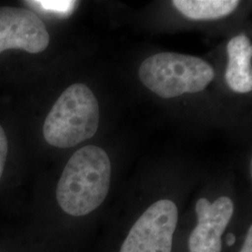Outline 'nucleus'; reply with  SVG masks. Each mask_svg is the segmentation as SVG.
Instances as JSON below:
<instances>
[{"label": "nucleus", "mask_w": 252, "mask_h": 252, "mask_svg": "<svg viewBox=\"0 0 252 252\" xmlns=\"http://www.w3.org/2000/svg\"><path fill=\"white\" fill-rule=\"evenodd\" d=\"M141 82L162 98L205 90L215 76L205 60L191 55L161 53L144 60L138 71Z\"/></svg>", "instance_id": "nucleus-3"}, {"label": "nucleus", "mask_w": 252, "mask_h": 252, "mask_svg": "<svg viewBox=\"0 0 252 252\" xmlns=\"http://www.w3.org/2000/svg\"><path fill=\"white\" fill-rule=\"evenodd\" d=\"M239 252H252V227L251 226L249 228L248 234L246 236L245 242H244L243 247L241 251Z\"/></svg>", "instance_id": "nucleus-11"}, {"label": "nucleus", "mask_w": 252, "mask_h": 252, "mask_svg": "<svg viewBox=\"0 0 252 252\" xmlns=\"http://www.w3.org/2000/svg\"><path fill=\"white\" fill-rule=\"evenodd\" d=\"M225 81L232 90L246 94L252 90V46L248 36L238 35L227 45Z\"/></svg>", "instance_id": "nucleus-7"}, {"label": "nucleus", "mask_w": 252, "mask_h": 252, "mask_svg": "<svg viewBox=\"0 0 252 252\" xmlns=\"http://www.w3.org/2000/svg\"><path fill=\"white\" fill-rule=\"evenodd\" d=\"M50 35L44 23L26 9L0 8V53L20 49L30 54L45 51Z\"/></svg>", "instance_id": "nucleus-5"}, {"label": "nucleus", "mask_w": 252, "mask_h": 252, "mask_svg": "<svg viewBox=\"0 0 252 252\" xmlns=\"http://www.w3.org/2000/svg\"><path fill=\"white\" fill-rule=\"evenodd\" d=\"M178 207L162 199L149 207L131 228L120 252H172Z\"/></svg>", "instance_id": "nucleus-4"}, {"label": "nucleus", "mask_w": 252, "mask_h": 252, "mask_svg": "<svg viewBox=\"0 0 252 252\" xmlns=\"http://www.w3.org/2000/svg\"><path fill=\"white\" fill-rule=\"evenodd\" d=\"M31 5L36 6L47 12H52L58 15L67 16L75 9L76 1H62V0H39L30 1Z\"/></svg>", "instance_id": "nucleus-9"}, {"label": "nucleus", "mask_w": 252, "mask_h": 252, "mask_svg": "<svg viewBox=\"0 0 252 252\" xmlns=\"http://www.w3.org/2000/svg\"><path fill=\"white\" fill-rule=\"evenodd\" d=\"M8 150H9L8 139L5 134V131L3 130L2 126H0V180L4 171L5 163L8 156Z\"/></svg>", "instance_id": "nucleus-10"}, {"label": "nucleus", "mask_w": 252, "mask_h": 252, "mask_svg": "<svg viewBox=\"0 0 252 252\" xmlns=\"http://www.w3.org/2000/svg\"><path fill=\"white\" fill-rule=\"evenodd\" d=\"M235 243V235L232 233L227 234V244L229 247L233 246Z\"/></svg>", "instance_id": "nucleus-12"}, {"label": "nucleus", "mask_w": 252, "mask_h": 252, "mask_svg": "<svg viewBox=\"0 0 252 252\" xmlns=\"http://www.w3.org/2000/svg\"><path fill=\"white\" fill-rule=\"evenodd\" d=\"M111 163L97 146L82 147L66 163L56 189V199L65 213L85 216L102 205L108 195Z\"/></svg>", "instance_id": "nucleus-1"}, {"label": "nucleus", "mask_w": 252, "mask_h": 252, "mask_svg": "<svg viewBox=\"0 0 252 252\" xmlns=\"http://www.w3.org/2000/svg\"><path fill=\"white\" fill-rule=\"evenodd\" d=\"M98 126V101L88 86L76 83L54 103L44 122L43 135L49 144L64 149L93 137Z\"/></svg>", "instance_id": "nucleus-2"}, {"label": "nucleus", "mask_w": 252, "mask_h": 252, "mask_svg": "<svg viewBox=\"0 0 252 252\" xmlns=\"http://www.w3.org/2000/svg\"><path fill=\"white\" fill-rule=\"evenodd\" d=\"M232 199L222 196L212 204L199 199L195 206L198 223L189 235V252H221V235L234 215Z\"/></svg>", "instance_id": "nucleus-6"}, {"label": "nucleus", "mask_w": 252, "mask_h": 252, "mask_svg": "<svg viewBox=\"0 0 252 252\" xmlns=\"http://www.w3.org/2000/svg\"><path fill=\"white\" fill-rule=\"evenodd\" d=\"M174 6L191 20H215L231 14L239 5L237 0H174Z\"/></svg>", "instance_id": "nucleus-8"}]
</instances>
